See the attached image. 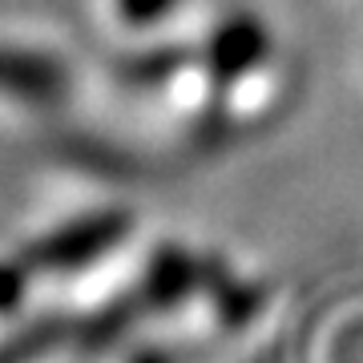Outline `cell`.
<instances>
[{
    "label": "cell",
    "mask_w": 363,
    "mask_h": 363,
    "mask_svg": "<svg viewBox=\"0 0 363 363\" xmlns=\"http://www.w3.org/2000/svg\"><path fill=\"white\" fill-rule=\"evenodd\" d=\"M130 230V218L121 210H105V214H89V218L69 222L65 230L49 234L37 250H33V262L45 267V271H65V267H81V262L97 259L113 247L121 234Z\"/></svg>",
    "instance_id": "6da1fadb"
},
{
    "label": "cell",
    "mask_w": 363,
    "mask_h": 363,
    "mask_svg": "<svg viewBox=\"0 0 363 363\" xmlns=\"http://www.w3.org/2000/svg\"><path fill=\"white\" fill-rule=\"evenodd\" d=\"M262 52H267V33H262V25L250 21V16H234L210 40V69H214L218 85H230L238 73H247V69L259 65Z\"/></svg>",
    "instance_id": "7a4b0ae2"
},
{
    "label": "cell",
    "mask_w": 363,
    "mask_h": 363,
    "mask_svg": "<svg viewBox=\"0 0 363 363\" xmlns=\"http://www.w3.org/2000/svg\"><path fill=\"white\" fill-rule=\"evenodd\" d=\"M61 89H65V73L57 61L40 52L0 49V93L25 97V101H49Z\"/></svg>",
    "instance_id": "3957f363"
},
{
    "label": "cell",
    "mask_w": 363,
    "mask_h": 363,
    "mask_svg": "<svg viewBox=\"0 0 363 363\" xmlns=\"http://www.w3.org/2000/svg\"><path fill=\"white\" fill-rule=\"evenodd\" d=\"M194 274H198L194 259L169 247V250H162V255L154 259V267H150V279H145V295H150V303H154V307L178 303V298L190 291Z\"/></svg>",
    "instance_id": "277c9868"
},
{
    "label": "cell",
    "mask_w": 363,
    "mask_h": 363,
    "mask_svg": "<svg viewBox=\"0 0 363 363\" xmlns=\"http://www.w3.org/2000/svg\"><path fill=\"white\" fill-rule=\"evenodd\" d=\"M178 0H117V16L125 25H157Z\"/></svg>",
    "instance_id": "5b68a950"
},
{
    "label": "cell",
    "mask_w": 363,
    "mask_h": 363,
    "mask_svg": "<svg viewBox=\"0 0 363 363\" xmlns=\"http://www.w3.org/2000/svg\"><path fill=\"white\" fill-rule=\"evenodd\" d=\"M16 295H21V279L13 271H0V307H9Z\"/></svg>",
    "instance_id": "8992f818"
},
{
    "label": "cell",
    "mask_w": 363,
    "mask_h": 363,
    "mask_svg": "<svg viewBox=\"0 0 363 363\" xmlns=\"http://www.w3.org/2000/svg\"><path fill=\"white\" fill-rule=\"evenodd\" d=\"M138 363H166V359H162V355H142Z\"/></svg>",
    "instance_id": "52a82bcc"
}]
</instances>
